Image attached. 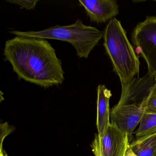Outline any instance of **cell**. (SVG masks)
<instances>
[{
  "instance_id": "9a60e30c",
  "label": "cell",
  "mask_w": 156,
  "mask_h": 156,
  "mask_svg": "<svg viewBox=\"0 0 156 156\" xmlns=\"http://www.w3.org/2000/svg\"><path fill=\"white\" fill-rule=\"evenodd\" d=\"M125 156H138L136 155L130 148H129Z\"/></svg>"
},
{
  "instance_id": "7a4b0ae2",
  "label": "cell",
  "mask_w": 156,
  "mask_h": 156,
  "mask_svg": "<svg viewBox=\"0 0 156 156\" xmlns=\"http://www.w3.org/2000/svg\"><path fill=\"white\" fill-rule=\"evenodd\" d=\"M103 38L114 71L121 84L129 83L138 74L140 62L120 22L115 18L110 20L104 31Z\"/></svg>"
},
{
  "instance_id": "8fae6325",
  "label": "cell",
  "mask_w": 156,
  "mask_h": 156,
  "mask_svg": "<svg viewBox=\"0 0 156 156\" xmlns=\"http://www.w3.org/2000/svg\"><path fill=\"white\" fill-rule=\"evenodd\" d=\"M156 132V113L145 111L136 132V139L140 138Z\"/></svg>"
},
{
  "instance_id": "52a82bcc",
  "label": "cell",
  "mask_w": 156,
  "mask_h": 156,
  "mask_svg": "<svg viewBox=\"0 0 156 156\" xmlns=\"http://www.w3.org/2000/svg\"><path fill=\"white\" fill-rule=\"evenodd\" d=\"M79 2L90 21L96 23L106 22L119 13L118 4L115 0H80Z\"/></svg>"
},
{
  "instance_id": "3957f363",
  "label": "cell",
  "mask_w": 156,
  "mask_h": 156,
  "mask_svg": "<svg viewBox=\"0 0 156 156\" xmlns=\"http://www.w3.org/2000/svg\"><path fill=\"white\" fill-rule=\"evenodd\" d=\"M10 33L16 36L67 42L73 46L79 58L85 59L88 58L104 36V32L85 25L80 19L71 25H56L40 31L12 30Z\"/></svg>"
},
{
  "instance_id": "5bb4252c",
  "label": "cell",
  "mask_w": 156,
  "mask_h": 156,
  "mask_svg": "<svg viewBox=\"0 0 156 156\" xmlns=\"http://www.w3.org/2000/svg\"><path fill=\"white\" fill-rule=\"evenodd\" d=\"M39 0H7V2L21 6L27 10H33L35 8Z\"/></svg>"
},
{
  "instance_id": "5b68a950",
  "label": "cell",
  "mask_w": 156,
  "mask_h": 156,
  "mask_svg": "<svg viewBox=\"0 0 156 156\" xmlns=\"http://www.w3.org/2000/svg\"><path fill=\"white\" fill-rule=\"evenodd\" d=\"M145 111L142 108L135 104L115 105L110 110V123L127 134L131 141L132 134L139 125Z\"/></svg>"
},
{
  "instance_id": "7c38bea8",
  "label": "cell",
  "mask_w": 156,
  "mask_h": 156,
  "mask_svg": "<svg viewBox=\"0 0 156 156\" xmlns=\"http://www.w3.org/2000/svg\"><path fill=\"white\" fill-rule=\"evenodd\" d=\"M139 106L145 111L156 113V83L147 97Z\"/></svg>"
},
{
  "instance_id": "ba28073f",
  "label": "cell",
  "mask_w": 156,
  "mask_h": 156,
  "mask_svg": "<svg viewBox=\"0 0 156 156\" xmlns=\"http://www.w3.org/2000/svg\"><path fill=\"white\" fill-rule=\"evenodd\" d=\"M101 138L105 156H125L131 142L127 134L111 123Z\"/></svg>"
},
{
  "instance_id": "2e32d148",
  "label": "cell",
  "mask_w": 156,
  "mask_h": 156,
  "mask_svg": "<svg viewBox=\"0 0 156 156\" xmlns=\"http://www.w3.org/2000/svg\"><path fill=\"white\" fill-rule=\"evenodd\" d=\"M155 82H156V78H155Z\"/></svg>"
},
{
  "instance_id": "277c9868",
  "label": "cell",
  "mask_w": 156,
  "mask_h": 156,
  "mask_svg": "<svg viewBox=\"0 0 156 156\" xmlns=\"http://www.w3.org/2000/svg\"><path fill=\"white\" fill-rule=\"evenodd\" d=\"M132 41L137 53L145 60L148 74L156 78V17L147 16L137 24L132 34Z\"/></svg>"
},
{
  "instance_id": "9c48e42d",
  "label": "cell",
  "mask_w": 156,
  "mask_h": 156,
  "mask_svg": "<svg viewBox=\"0 0 156 156\" xmlns=\"http://www.w3.org/2000/svg\"><path fill=\"white\" fill-rule=\"evenodd\" d=\"M112 96L111 91L104 85L97 88V115L96 126L98 135L103 136L110 124L109 100Z\"/></svg>"
},
{
  "instance_id": "30bf717a",
  "label": "cell",
  "mask_w": 156,
  "mask_h": 156,
  "mask_svg": "<svg viewBox=\"0 0 156 156\" xmlns=\"http://www.w3.org/2000/svg\"><path fill=\"white\" fill-rule=\"evenodd\" d=\"M129 147L138 156H155L156 132L131 141Z\"/></svg>"
},
{
  "instance_id": "e0dca14e",
  "label": "cell",
  "mask_w": 156,
  "mask_h": 156,
  "mask_svg": "<svg viewBox=\"0 0 156 156\" xmlns=\"http://www.w3.org/2000/svg\"><path fill=\"white\" fill-rule=\"evenodd\" d=\"M155 1V2H156V0H155V1Z\"/></svg>"
},
{
  "instance_id": "4fadbf2b",
  "label": "cell",
  "mask_w": 156,
  "mask_h": 156,
  "mask_svg": "<svg viewBox=\"0 0 156 156\" xmlns=\"http://www.w3.org/2000/svg\"><path fill=\"white\" fill-rule=\"evenodd\" d=\"M91 147L95 156H105L101 137L98 133L95 134L94 138L91 144Z\"/></svg>"
},
{
  "instance_id": "6da1fadb",
  "label": "cell",
  "mask_w": 156,
  "mask_h": 156,
  "mask_svg": "<svg viewBox=\"0 0 156 156\" xmlns=\"http://www.w3.org/2000/svg\"><path fill=\"white\" fill-rule=\"evenodd\" d=\"M3 54L20 79L44 88L62 84V61L46 39L16 36L5 43Z\"/></svg>"
},
{
  "instance_id": "8992f818",
  "label": "cell",
  "mask_w": 156,
  "mask_h": 156,
  "mask_svg": "<svg viewBox=\"0 0 156 156\" xmlns=\"http://www.w3.org/2000/svg\"><path fill=\"white\" fill-rule=\"evenodd\" d=\"M156 83L155 79L147 74L142 78L134 77L129 83L121 84V97L116 105L129 104L140 105L147 97Z\"/></svg>"
},
{
  "instance_id": "ac0fdd59",
  "label": "cell",
  "mask_w": 156,
  "mask_h": 156,
  "mask_svg": "<svg viewBox=\"0 0 156 156\" xmlns=\"http://www.w3.org/2000/svg\"><path fill=\"white\" fill-rule=\"evenodd\" d=\"M155 156H156V155H155Z\"/></svg>"
}]
</instances>
